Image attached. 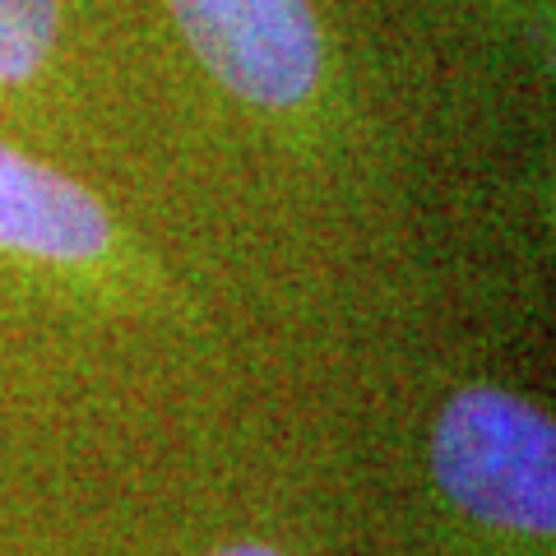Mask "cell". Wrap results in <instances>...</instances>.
Listing matches in <instances>:
<instances>
[{"label":"cell","instance_id":"cell-1","mask_svg":"<svg viewBox=\"0 0 556 556\" xmlns=\"http://www.w3.org/2000/svg\"><path fill=\"white\" fill-rule=\"evenodd\" d=\"M431 473L464 515L515 533L556 529V431L529 399L468 386L437 417Z\"/></svg>","mask_w":556,"mask_h":556},{"label":"cell","instance_id":"cell-2","mask_svg":"<svg viewBox=\"0 0 556 556\" xmlns=\"http://www.w3.org/2000/svg\"><path fill=\"white\" fill-rule=\"evenodd\" d=\"M190 51L241 102L283 112L320 84L325 47L311 0H167Z\"/></svg>","mask_w":556,"mask_h":556},{"label":"cell","instance_id":"cell-3","mask_svg":"<svg viewBox=\"0 0 556 556\" xmlns=\"http://www.w3.org/2000/svg\"><path fill=\"white\" fill-rule=\"evenodd\" d=\"M108 241V208L89 190L0 139V251L79 265L98 260Z\"/></svg>","mask_w":556,"mask_h":556},{"label":"cell","instance_id":"cell-4","mask_svg":"<svg viewBox=\"0 0 556 556\" xmlns=\"http://www.w3.org/2000/svg\"><path fill=\"white\" fill-rule=\"evenodd\" d=\"M56 0H0V84H28L56 47Z\"/></svg>","mask_w":556,"mask_h":556},{"label":"cell","instance_id":"cell-5","mask_svg":"<svg viewBox=\"0 0 556 556\" xmlns=\"http://www.w3.org/2000/svg\"><path fill=\"white\" fill-rule=\"evenodd\" d=\"M214 556H283V552H274L265 543H232V547H218Z\"/></svg>","mask_w":556,"mask_h":556}]
</instances>
